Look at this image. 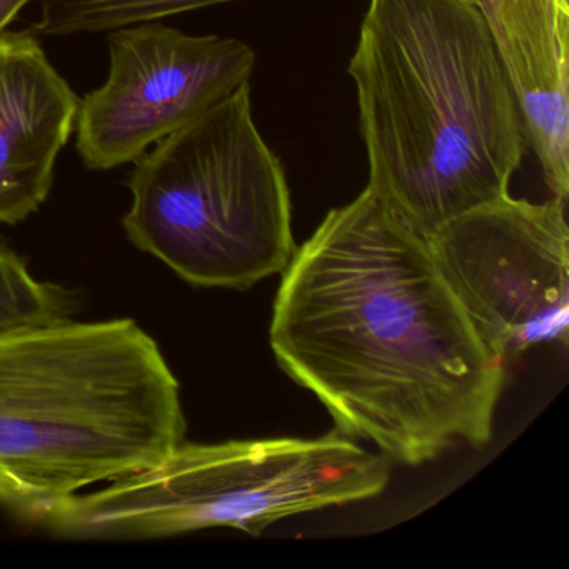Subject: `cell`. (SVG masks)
I'll return each mask as SVG.
<instances>
[{"instance_id": "4", "label": "cell", "mask_w": 569, "mask_h": 569, "mask_svg": "<svg viewBox=\"0 0 569 569\" xmlns=\"http://www.w3.org/2000/svg\"><path fill=\"white\" fill-rule=\"evenodd\" d=\"M126 234L179 278L248 289L296 252L291 191L252 118L251 86L136 161Z\"/></svg>"}, {"instance_id": "3", "label": "cell", "mask_w": 569, "mask_h": 569, "mask_svg": "<svg viewBox=\"0 0 569 569\" xmlns=\"http://www.w3.org/2000/svg\"><path fill=\"white\" fill-rule=\"evenodd\" d=\"M179 382L132 319L0 331V506L44 525L184 442Z\"/></svg>"}, {"instance_id": "10", "label": "cell", "mask_w": 569, "mask_h": 569, "mask_svg": "<svg viewBox=\"0 0 569 569\" xmlns=\"http://www.w3.org/2000/svg\"><path fill=\"white\" fill-rule=\"evenodd\" d=\"M226 2L234 0H39L32 28L41 36L94 34Z\"/></svg>"}, {"instance_id": "5", "label": "cell", "mask_w": 569, "mask_h": 569, "mask_svg": "<svg viewBox=\"0 0 569 569\" xmlns=\"http://www.w3.org/2000/svg\"><path fill=\"white\" fill-rule=\"evenodd\" d=\"M385 458L336 429L315 439L182 442L158 465L69 499L44 522L68 539L129 541L272 522L385 491Z\"/></svg>"}, {"instance_id": "6", "label": "cell", "mask_w": 569, "mask_h": 569, "mask_svg": "<svg viewBox=\"0 0 569 569\" xmlns=\"http://www.w3.org/2000/svg\"><path fill=\"white\" fill-rule=\"evenodd\" d=\"M426 241L492 355L506 362L538 346H568L566 201L508 194L452 219Z\"/></svg>"}, {"instance_id": "2", "label": "cell", "mask_w": 569, "mask_h": 569, "mask_svg": "<svg viewBox=\"0 0 569 569\" xmlns=\"http://www.w3.org/2000/svg\"><path fill=\"white\" fill-rule=\"evenodd\" d=\"M348 72L368 189L412 231L509 194L528 136L475 0H369Z\"/></svg>"}, {"instance_id": "7", "label": "cell", "mask_w": 569, "mask_h": 569, "mask_svg": "<svg viewBox=\"0 0 569 569\" xmlns=\"http://www.w3.org/2000/svg\"><path fill=\"white\" fill-rule=\"evenodd\" d=\"M108 44V79L82 99L76 122V148L91 171L138 161L234 94L256 66L254 51L239 39L154 21L109 31Z\"/></svg>"}, {"instance_id": "8", "label": "cell", "mask_w": 569, "mask_h": 569, "mask_svg": "<svg viewBox=\"0 0 569 569\" xmlns=\"http://www.w3.org/2000/svg\"><path fill=\"white\" fill-rule=\"evenodd\" d=\"M81 99L32 32L0 34V222L34 214L76 131Z\"/></svg>"}, {"instance_id": "1", "label": "cell", "mask_w": 569, "mask_h": 569, "mask_svg": "<svg viewBox=\"0 0 569 569\" xmlns=\"http://www.w3.org/2000/svg\"><path fill=\"white\" fill-rule=\"evenodd\" d=\"M269 341L339 432L402 465L491 441L506 362L476 335L428 241L368 188L296 249Z\"/></svg>"}, {"instance_id": "9", "label": "cell", "mask_w": 569, "mask_h": 569, "mask_svg": "<svg viewBox=\"0 0 569 569\" xmlns=\"http://www.w3.org/2000/svg\"><path fill=\"white\" fill-rule=\"evenodd\" d=\"M552 198L569 196V0H475Z\"/></svg>"}, {"instance_id": "11", "label": "cell", "mask_w": 569, "mask_h": 569, "mask_svg": "<svg viewBox=\"0 0 569 569\" xmlns=\"http://www.w3.org/2000/svg\"><path fill=\"white\" fill-rule=\"evenodd\" d=\"M32 0H0V34Z\"/></svg>"}]
</instances>
